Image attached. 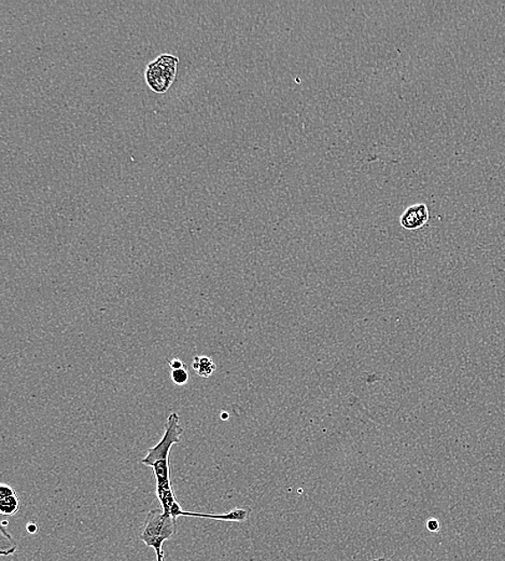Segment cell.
Instances as JSON below:
<instances>
[{"label": "cell", "mask_w": 505, "mask_h": 561, "mask_svg": "<svg viewBox=\"0 0 505 561\" xmlns=\"http://www.w3.org/2000/svg\"><path fill=\"white\" fill-rule=\"evenodd\" d=\"M180 59L172 54H161L147 65L146 83L156 94H164L175 81Z\"/></svg>", "instance_id": "7a4b0ae2"}, {"label": "cell", "mask_w": 505, "mask_h": 561, "mask_svg": "<svg viewBox=\"0 0 505 561\" xmlns=\"http://www.w3.org/2000/svg\"><path fill=\"white\" fill-rule=\"evenodd\" d=\"M171 379L173 382V384L177 386L187 385L188 380H190V375H188L187 367H183V369L181 370H172Z\"/></svg>", "instance_id": "52a82bcc"}, {"label": "cell", "mask_w": 505, "mask_h": 561, "mask_svg": "<svg viewBox=\"0 0 505 561\" xmlns=\"http://www.w3.org/2000/svg\"><path fill=\"white\" fill-rule=\"evenodd\" d=\"M182 433L180 417L177 412H172L167 418L164 435L156 446L148 449L147 456L142 459L141 463L148 467L151 462L159 460V459L170 458L172 446L181 442Z\"/></svg>", "instance_id": "3957f363"}, {"label": "cell", "mask_w": 505, "mask_h": 561, "mask_svg": "<svg viewBox=\"0 0 505 561\" xmlns=\"http://www.w3.org/2000/svg\"><path fill=\"white\" fill-rule=\"evenodd\" d=\"M168 365H170L171 370H181L183 369V367H186L180 359H172L170 361V363H168Z\"/></svg>", "instance_id": "9c48e42d"}, {"label": "cell", "mask_w": 505, "mask_h": 561, "mask_svg": "<svg viewBox=\"0 0 505 561\" xmlns=\"http://www.w3.org/2000/svg\"><path fill=\"white\" fill-rule=\"evenodd\" d=\"M28 533L30 534H35L38 532V526L35 523H29L27 527Z\"/></svg>", "instance_id": "30bf717a"}, {"label": "cell", "mask_w": 505, "mask_h": 561, "mask_svg": "<svg viewBox=\"0 0 505 561\" xmlns=\"http://www.w3.org/2000/svg\"><path fill=\"white\" fill-rule=\"evenodd\" d=\"M176 533L177 520L173 519L171 515L163 512L162 509H151L147 514L140 540L148 548L155 549L157 561H164L163 545Z\"/></svg>", "instance_id": "6da1fadb"}, {"label": "cell", "mask_w": 505, "mask_h": 561, "mask_svg": "<svg viewBox=\"0 0 505 561\" xmlns=\"http://www.w3.org/2000/svg\"><path fill=\"white\" fill-rule=\"evenodd\" d=\"M192 369L202 378H209L216 371L217 365L209 356L197 355L193 359Z\"/></svg>", "instance_id": "8992f818"}, {"label": "cell", "mask_w": 505, "mask_h": 561, "mask_svg": "<svg viewBox=\"0 0 505 561\" xmlns=\"http://www.w3.org/2000/svg\"><path fill=\"white\" fill-rule=\"evenodd\" d=\"M372 561H388L386 558H376Z\"/></svg>", "instance_id": "8fae6325"}, {"label": "cell", "mask_w": 505, "mask_h": 561, "mask_svg": "<svg viewBox=\"0 0 505 561\" xmlns=\"http://www.w3.org/2000/svg\"><path fill=\"white\" fill-rule=\"evenodd\" d=\"M21 501L12 487L3 483L0 484V513L3 516H13L20 511Z\"/></svg>", "instance_id": "5b68a950"}, {"label": "cell", "mask_w": 505, "mask_h": 561, "mask_svg": "<svg viewBox=\"0 0 505 561\" xmlns=\"http://www.w3.org/2000/svg\"><path fill=\"white\" fill-rule=\"evenodd\" d=\"M427 529L429 530L430 533H437L440 530V523L436 518H431L427 522Z\"/></svg>", "instance_id": "ba28073f"}, {"label": "cell", "mask_w": 505, "mask_h": 561, "mask_svg": "<svg viewBox=\"0 0 505 561\" xmlns=\"http://www.w3.org/2000/svg\"><path fill=\"white\" fill-rule=\"evenodd\" d=\"M429 218V208L427 204L418 203L406 208L400 217V224L406 231L414 232L425 227Z\"/></svg>", "instance_id": "277c9868"}]
</instances>
